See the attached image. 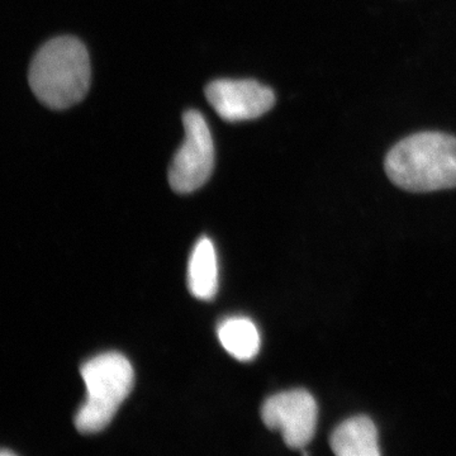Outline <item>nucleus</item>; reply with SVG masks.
I'll return each instance as SVG.
<instances>
[{"label":"nucleus","mask_w":456,"mask_h":456,"mask_svg":"<svg viewBox=\"0 0 456 456\" xmlns=\"http://www.w3.org/2000/svg\"><path fill=\"white\" fill-rule=\"evenodd\" d=\"M185 137L169 169L170 187L179 194L193 193L211 178L215 167V143L206 118L198 110L183 117Z\"/></svg>","instance_id":"4"},{"label":"nucleus","mask_w":456,"mask_h":456,"mask_svg":"<svg viewBox=\"0 0 456 456\" xmlns=\"http://www.w3.org/2000/svg\"><path fill=\"white\" fill-rule=\"evenodd\" d=\"M393 184L415 193L456 188V139L441 132H421L402 140L386 158Z\"/></svg>","instance_id":"1"},{"label":"nucleus","mask_w":456,"mask_h":456,"mask_svg":"<svg viewBox=\"0 0 456 456\" xmlns=\"http://www.w3.org/2000/svg\"><path fill=\"white\" fill-rule=\"evenodd\" d=\"M80 373L86 398L75 415V428L82 434H97L110 425L134 388V368L122 354L107 353L88 360Z\"/></svg>","instance_id":"3"},{"label":"nucleus","mask_w":456,"mask_h":456,"mask_svg":"<svg viewBox=\"0 0 456 456\" xmlns=\"http://www.w3.org/2000/svg\"><path fill=\"white\" fill-rule=\"evenodd\" d=\"M206 97L216 113L227 122L259 118L275 104L273 89L248 79L215 80L207 86Z\"/></svg>","instance_id":"6"},{"label":"nucleus","mask_w":456,"mask_h":456,"mask_svg":"<svg viewBox=\"0 0 456 456\" xmlns=\"http://www.w3.org/2000/svg\"><path fill=\"white\" fill-rule=\"evenodd\" d=\"M338 456H379L377 426L368 416H355L341 422L330 437Z\"/></svg>","instance_id":"7"},{"label":"nucleus","mask_w":456,"mask_h":456,"mask_svg":"<svg viewBox=\"0 0 456 456\" xmlns=\"http://www.w3.org/2000/svg\"><path fill=\"white\" fill-rule=\"evenodd\" d=\"M218 338L227 353L240 362H250L260 350L259 330L250 318H227L218 327Z\"/></svg>","instance_id":"9"},{"label":"nucleus","mask_w":456,"mask_h":456,"mask_svg":"<svg viewBox=\"0 0 456 456\" xmlns=\"http://www.w3.org/2000/svg\"><path fill=\"white\" fill-rule=\"evenodd\" d=\"M28 83L35 97L53 110L80 103L90 86L88 50L71 36L46 42L33 57Z\"/></svg>","instance_id":"2"},{"label":"nucleus","mask_w":456,"mask_h":456,"mask_svg":"<svg viewBox=\"0 0 456 456\" xmlns=\"http://www.w3.org/2000/svg\"><path fill=\"white\" fill-rule=\"evenodd\" d=\"M261 419L270 430L281 432L288 448L303 449L316 434L317 402L302 388L277 393L264 402Z\"/></svg>","instance_id":"5"},{"label":"nucleus","mask_w":456,"mask_h":456,"mask_svg":"<svg viewBox=\"0 0 456 456\" xmlns=\"http://www.w3.org/2000/svg\"><path fill=\"white\" fill-rule=\"evenodd\" d=\"M188 287L191 296L202 301H212L217 294V254L208 237H202L191 251L188 265Z\"/></svg>","instance_id":"8"}]
</instances>
